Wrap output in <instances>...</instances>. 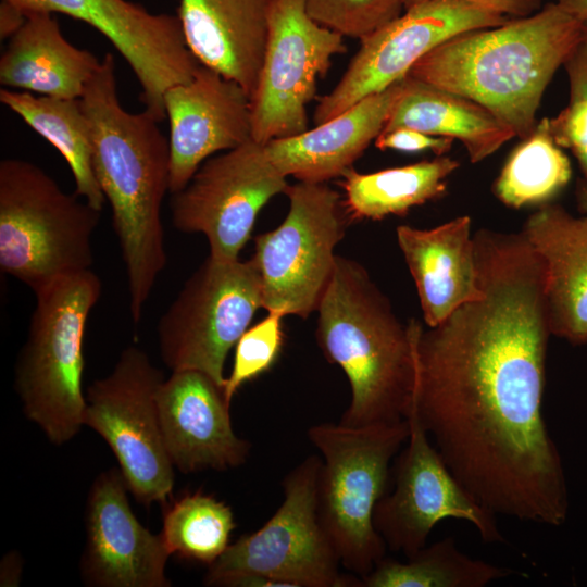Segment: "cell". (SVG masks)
Masks as SVG:
<instances>
[{"label":"cell","mask_w":587,"mask_h":587,"mask_svg":"<svg viewBox=\"0 0 587 587\" xmlns=\"http://www.w3.org/2000/svg\"><path fill=\"white\" fill-rule=\"evenodd\" d=\"M459 165L454 159L438 155L367 174L350 167L341 175L340 185L346 192L344 205L351 220L403 216L411 208L442 197L447 178Z\"/></svg>","instance_id":"cell-26"},{"label":"cell","mask_w":587,"mask_h":587,"mask_svg":"<svg viewBox=\"0 0 587 587\" xmlns=\"http://www.w3.org/2000/svg\"><path fill=\"white\" fill-rule=\"evenodd\" d=\"M101 292V279L91 268L34 292L36 305L15 364L14 387L26 417L57 446L84 425V339Z\"/></svg>","instance_id":"cell-5"},{"label":"cell","mask_w":587,"mask_h":587,"mask_svg":"<svg viewBox=\"0 0 587 587\" xmlns=\"http://www.w3.org/2000/svg\"><path fill=\"white\" fill-rule=\"evenodd\" d=\"M584 23V33H585V37L587 39V21L583 22Z\"/></svg>","instance_id":"cell-40"},{"label":"cell","mask_w":587,"mask_h":587,"mask_svg":"<svg viewBox=\"0 0 587 587\" xmlns=\"http://www.w3.org/2000/svg\"><path fill=\"white\" fill-rule=\"evenodd\" d=\"M553 2L579 21H587V0H553Z\"/></svg>","instance_id":"cell-38"},{"label":"cell","mask_w":587,"mask_h":587,"mask_svg":"<svg viewBox=\"0 0 587 587\" xmlns=\"http://www.w3.org/2000/svg\"><path fill=\"white\" fill-rule=\"evenodd\" d=\"M510 18L461 0H426L404 9L360 40L338 84L320 98L313 115L315 125L399 82L420 59L450 38Z\"/></svg>","instance_id":"cell-15"},{"label":"cell","mask_w":587,"mask_h":587,"mask_svg":"<svg viewBox=\"0 0 587 587\" xmlns=\"http://www.w3.org/2000/svg\"><path fill=\"white\" fill-rule=\"evenodd\" d=\"M453 141L452 138L432 136L413 128L399 127L379 134L375 139V146L380 150L394 149L402 152L432 150L437 155H442L451 149Z\"/></svg>","instance_id":"cell-34"},{"label":"cell","mask_w":587,"mask_h":587,"mask_svg":"<svg viewBox=\"0 0 587 587\" xmlns=\"http://www.w3.org/2000/svg\"><path fill=\"white\" fill-rule=\"evenodd\" d=\"M101 211L66 193L41 167L0 162V268L34 292L91 268Z\"/></svg>","instance_id":"cell-7"},{"label":"cell","mask_w":587,"mask_h":587,"mask_svg":"<svg viewBox=\"0 0 587 587\" xmlns=\"http://www.w3.org/2000/svg\"><path fill=\"white\" fill-rule=\"evenodd\" d=\"M79 101L89 124L93 171L112 209L130 316L138 323L167 260L162 203L170 192V141L148 111L122 107L112 53L101 59Z\"/></svg>","instance_id":"cell-2"},{"label":"cell","mask_w":587,"mask_h":587,"mask_svg":"<svg viewBox=\"0 0 587 587\" xmlns=\"http://www.w3.org/2000/svg\"><path fill=\"white\" fill-rule=\"evenodd\" d=\"M3 562L10 565V571L1 573V586H16L22 574L21 557L11 552L3 558Z\"/></svg>","instance_id":"cell-37"},{"label":"cell","mask_w":587,"mask_h":587,"mask_svg":"<svg viewBox=\"0 0 587 587\" xmlns=\"http://www.w3.org/2000/svg\"><path fill=\"white\" fill-rule=\"evenodd\" d=\"M316 312L317 345L350 385V403L339 422L367 426L405 420L416 380L410 325L398 319L365 267L337 255Z\"/></svg>","instance_id":"cell-4"},{"label":"cell","mask_w":587,"mask_h":587,"mask_svg":"<svg viewBox=\"0 0 587 587\" xmlns=\"http://www.w3.org/2000/svg\"><path fill=\"white\" fill-rule=\"evenodd\" d=\"M274 0H179L185 41L197 59L253 96Z\"/></svg>","instance_id":"cell-20"},{"label":"cell","mask_w":587,"mask_h":587,"mask_svg":"<svg viewBox=\"0 0 587 587\" xmlns=\"http://www.w3.org/2000/svg\"><path fill=\"white\" fill-rule=\"evenodd\" d=\"M471 217L430 229L400 225L397 241L414 280L426 326H436L461 305L479 300Z\"/></svg>","instance_id":"cell-22"},{"label":"cell","mask_w":587,"mask_h":587,"mask_svg":"<svg viewBox=\"0 0 587 587\" xmlns=\"http://www.w3.org/2000/svg\"><path fill=\"white\" fill-rule=\"evenodd\" d=\"M575 195L578 210L583 214H587V179L583 178L577 182Z\"/></svg>","instance_id":"cell-39"},{"label":"cell","mask_w":587,"mask_h":587,"mask_svg":"<svg viewBox=\"0 0 587 587\" xmlns=\"http://www.w3.org/2000/svg\"><path fill=\"white\" fill-rule=\"evenodd\" d=\"M399 127L460 140L472 163L488 158L516 136L479 103L409 75L382 133Z\"/></svg>","instance_id":"cell-25"},{"label":"cell","mask_w":587,"mask_h":587,"mask_svg":"<svg viewBox=\"0 0 587 587\" xmlns=\"http://www.w3.org/2000/svg\"><path fill=\"white\" fill-rule=\"evenodd\" d=\"M513 573L469 557L452 537H446L423 547L405 562L383 558L361 578V587H485Z\"/></svg>","instance_id":"cell-28"},{"label":"cell","mask_w":587,"mask_h":587,"mask_svg":"<svg viewBox=\"0 0 587 587\" xmlns=\"http://www.w3.org/2000/svg\"><path fill=\"white\" fill-rule=\"evenodd\" d=\"M120 469L92 482L85 508L86 544L80 575L92 587H168L171 555L161 534H152L134 514Z\"/></svg>","instance_id":"cell-17"},{"label":"cell","mask_w":587,"mask_h":587,"mask_svg":"<svg viewBox=\"0 0 587 587\" xmlns=\"http://www.w3.org/2000/svg\"><path fill=\"white\" fill-rule=\"evenodd\" d=\"M522 233L546 266V304L551 335L587 344V214L573 216L545 203Z\"/></svg>","instance_id":"cell-23"},{"label":"cell","mask_w":587,"mask_h":587,"mask_svg":"<svg viewBox=\"0 0 587 587\" xmlns=\"http://www.w3.org/2000/svg\"><path fill=\"white\" fill-rule=\"evenodd\" d=\"M25 15L62 13L100 32L126 60L137 77L140 101L153 117H166L164 95L189 82L200 63L189 50L177 15L151 13L127 0H1Z\"/></svg>","instance_id":"cell-16"},{"label":"cell","mask_w":587,"mask_h":587,"mask_svg":"<svg viewBox=\"0 0 587 587\" xmlns=\"http://www.w3.org/2000/svg\"><path fill=\"white\" fill-rule=\"evenodd\" d=\"M426 0H404V9ZM508 17H523L541 9L544 0H461Z\"/></svg>","instance_id":"cell-35"},{"label":"cell","mask_w":587,"mask_h":587,"mask_svg":"<svg viewBox=\"0 0 587 587\" xmlns=\"http://www.w3.org/2000/svg\"><path fill=\"white\" fill-rule=\"evenodd\" d=\"M0 102L62 154L71 168L75 193L102 211L105 197L93 171L90 129L79 99L4 88Z\"/></svg>","instance_id":"cell-27"},{"label":"cell","mask_w":587,"mask_h":587,"mask_svg":"<svg viewBox=\"0 0 587 587\" xmlns=\"http://www.w3.org/2000/svg\"><path fill=\"white\" fill-rule=\"evenodd\" d=\"M164 379L146 351L128 346L111 373L86 390L84 425L103 438L129 492L145 505L166 503L174 488L157 402Z\"/></svg>","instance_id":"cell-11"},{"label":"cell","mask_w":587,"mask_h":587,"mask_svg":"<svg viewBox=\"0 0 587 587\" xmlns=\"http://www.w3.org/2000/svg\"><path fill=\"white\" fill-rule=\"evenodd\" d=\"M344 36L316 23L303 0H274L257 87L251 97L252 139H273L308 130L307 105L316 96L334 55L347 51Z\"/></svg>","instance_id":"cell-13"},{"label":"cell","mask_w":587,"mask_h":587,"mask_svg":"<svg viewBox=\"0 0 587 587\" xmlns=\"http://www.w3.org/2000/svg\"><path fill=\"white\" fill-rule=\"evenodd\" d=\"M283 317L279 312H268L237 341L233 369L224 384V394L229 403L242 385L265 373L275 363L284 340Z\"/></svg>","instance_id":"cell-33"},{"label":"cell","mask_w":587,"mask_h":587,"mask_svg":"<svg viewBox=\"0 0 587 587\" xmlns=\"http://www.w3.org/2000/svg\"><path fill=\"white\" fill-rule=\"evenodd\" d=\"M101 60L70 43L53 14L35 12L9 39L0 59L4 87L40 96L79 99Z\"/></svg>","instance_id":"cell-24"},{"label":"cell","mask_w":587,"mask_h":587,"mask_svg":"<svg viewBox=\"0 0 587 587\" xmlns=\"http://www.w3.org/2000/svg\"><path fill=\"white\" fill-rule=\"evenodd\" d=\"M409 436L398 458L395 486L379 500L374 525L387 549L412 557L445 519L470 523L485 542H502L496 515L451 473L424 428L416 404L407 415Z\"/></svg>","instance_id":"cell-14"},{"label":"cell","mask_w":587,"mask_h":587,"mask_svg":"<svg viewBox=\"0 0 587 587\" xmlns=\"http://www.w3.org/2000/svg\"><path fill=\"white\" fill-rule=\"evenodd\" d=\"M308 14L344 37L363 39L398 17L404 0H303Z\"/></svg>","instance_id":"cell-32"},{"label":"cell","mask_w":587,"mask_h":587,"mask_svg":"<svg viewBox=\"0 0 587 587\" xmlns=\"http://www.w3.org/2000/svg\"><path fill=\"white\" fill-rule=\"evenodd\" d=\"M403 78L312 129L268 141L270 159L282 174L299 182L341 177L383 132Z\"/></svg>","instance_id":"cell-21"},{"label":"cell","mask_w":587,"mask_h":587,"mask_svg":"<svg viewBox=\"0 0 587 587\" xmlns=\"http://www.w3.org/2000/svg\"><path fill=\"white\" fill-rule=\"evenodd\" d=\"M321 459L310 455L283 479L284 500L258 530L229 544L204 575L207 586L361 587L344 576L317 514Z\"/></svg>","instance_id":"cell-8"},{"label":"cell","mask_w":587,"mask_h":587,"mask_svg":"<svg viewBox=\"0 0 587 587\" xmlns=\"http://www.w3.org/2000/svg\"><path fill=\"white\" fill-rule=\"evenodd\" d=\"M157 402L166 452L182 473L226 471L247 462L251 444L234 430L224 387L205 373L172 372Z\"/></svg>","instance_id":"cell-19"},{"label":"cell","mask_w":587,"mask_h":587,"mask_svg":"<svg viewBox=\"0 0 587 587\" xmlns=\"http://www.w3.org/2000/svg\"><path fill=\"white\" fill-rule=\"evenodd\" d=\"M408 436L407 419L367 426L321 423L308 429L322 454L316 485L320 522L341 565L360 578L386 557L374 511L386 495L390 462Z\"/></svg>","instance_id":"cell-6"},{"label":"cell","mask_w":587,"mask_h":587,"mask_svg":"<svg viewBox=\"0 0 587 587\" xmlns=\"http://www.w3.org/2000/svg\"><path fill=\"white\" fill-rule=\"evenodd\" d=\"M571 176L570 159L554 141L549 118L544 117L513 149L495 182L494 191L510 208L542 205L569 184Z\"/></svg>","instance_id":"cell-29"},{"label":"cell","mask_w":587,"mask_h":587,"mask_svg":"<svg viewBox=\"0 0 587 587\" xmlns=\"http://www.w3.org/2000/svg\"><path fill=\"white\" fill-rule=\"evenodd\" d=\"M27 15L14 5L0 3V38L10 39L26 22Z\"/></svg>","instance_id":"cell-36"},{"label":"cell","mask_w":587,"mask_h":587,"mask_svg":"<svg viewBox=\"0 0 587 587\" xmlns=\"http://www.w3.org/2000/svg\"><path fill=\"white\" fill-rule=\"evenodd\" d=\"M550 335L545 313L523 299L466 303L416 334L414 401L445 463L479 504L557 527L570 504L541 412Z\"/></svg>","instance_id":"cell-1"},{"label":"cell","mask_w":587,"mask_h":587,"mask_svg":"<svg viewBox=\"0 0 587 587\" xmlns=\"http://www.w3.org/2000/svg\"><path fill=\"white\" fill-rule=\"evenodd\" d=\"M262 308L260 275L252 257H208L159 320L160 355L172 371L196 370L224 387L227 355Z\"/></svg>","instance_id":"cell-9"},{"label":"cell","mask_w":587,"mask_h":587,"mask_svg":"<svg viewBox=\"0 0 587 587\" xmlns=\"http://www.w3.org/2000/svg\"><path fill=\"white\" fill-rule=\"evenodd\" d=\"M289 210L278 227L254 238L262 308L307 319L317 310L332 278L335 248L347 217L338 191L326 183L298 182L287 192Z\"/></svg>","instance_id":"cell-10"},{"label":"cell","mask_w":587,"mask_h":587,"mask_svg":"<svg viewBox=\"0 0 587 587\" xmlns=\"http://www.w3.org/2000/svg\"><path fill=\"white\" fill-rule=\"evenodd\" d=\"M232 508L215 497L187 492L163 504L161 536L171 553L210 566L229 546Z\"/></svg>","instance_id":"cell-30"},{"label":"cell","mask_w":587,"mask_h":587,"mask_svg":"<svg viewBox=\"0 0 587 587\" xmlns=\"http://www.w3.org/2000/svg\"><path fill=\"white\" fill-rule=\"evenodd\" d=\"M170 122V193L182 190L200 165L252 139L251 97L236 82L199 65L193 77L164 95Z\"/></svg>","instance_id":"cell-18"},{"label":"cell","mask_w":587,"mask_h":587,"mask_svg":"<svg viewBox=\"0 0 587 587\" xmlns=\"http://www.w3.org/2000/svg\"><path fill=\"white\" fill-rule=\"evenodd\" d=\"M585 39L584 23L550 2L530 15L450 38L408 75L479 103L525 138L553 75Z\"/></svg>","instance_id":"cell-3"},{"label":"cell","mask_w":587,"mask_h":587,"mask_svg":"<svg viewBox=\"0 0 587 587\" xmlns=\"http://www.w3.org/2000/svg\"><path fill=\"white\" fill-rule=\"evenodd\" d=\"M570 83V101L549 118L551 135L561 148L576 158L587 179V39L583 40L563 64Z\"/></svg>","instance_id":"cell-31"},{"label":"cell","mask_w":587,"mask_h":587,"mask_svg":"<svg viewBox=\"0 0 587 587\" xmlns=\"http://www.w3.org/2000/svg\"><path fill=\"white\" fill-rule=\"evenodd\" d=\"M289 186L265 145L250 139L205 160L190 182L171 195L173 225L183 233L203 234L213 259L238 260L261 209L276 195H286Z\"/></svg>","instance_id":"cell-12"}]
</instances>
